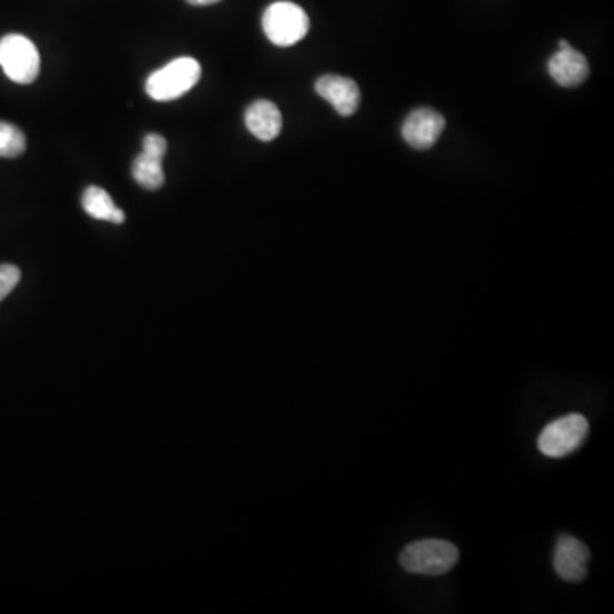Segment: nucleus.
<instances>
[{"label":"nucleus","mask_w":614,"mask_h":614,"mask_svg":"<svg viewBox=\"0 0 614 614\" xmlns=\"http://www.w3.org/2000/svg\"><path fill=\"white\" fill-rule=\"evenodd\" d=\"M202 78V67L192 57H180L155 70L145 81V92L154 101H173L192 91Z\"/></svg>","instance_id":"1"},{"label":"nucleus","mask_w":614,"mask_h":614,"mask_svg":"<svg viewBox=\"0 0 614 614\" xmlns=\"http://www.w3.org/2000/svg\"><path fill=\"white\" fill-rule=\"evenodd\" d=\"M460 552L444 540H420L400 553V563L406 572L419 575H442L456 566Z\"/></svg>","instance_id":"2"},{"label":"nucleus","mask_w":614,"mask_h":614,"mask_svg":"<svg viewBox=\"0 0 614 614\" xmlns=\"http://www.w3.org/2000/svg\"><path fill=\"white\" fill-rule=\"evenodd\" d=\"M266 38L276 47H292L310 31V18L301 6L288 0L273 2L262 19Z\"/></svg>","instance_id":"3"},{"label":"nucleus","mask_w":614,"mask_h":614,"mask_svg":"<svg viewBox=\"0 0 614 614\" xmlns=\"http://www.w3.org/2000/svg\"><path fill=\"white\" fill-rule=\"evenodd\" d=\"M0 67L18 84H31L40 74V53L30 38L6 34L0 40Z\"/></svg>","instance_id":"4"},{"label":"nucleus","mask_w":614,"mask_h":614,"mask_svg":"<svg viewBox=\"0 0 614 614\" xmlns=\"http://www.w3.org/2000/svg\"><path fill=\"white\" fill-rule=\"evenodd\" d=\"M587 434L588 422L585 416L572 413L546 425L545 431L537 437V449L545 456L560 460L581 447Z\"/></svg>","instance_id":"5"},{"label":"nucleus","mask_w":614,"mask_h":614,"mask_svg":"<svg viewBox=\"0 0 614 614\" xmlns=\"http://www.w3.org/2000/svg\"><path fill=\"white\" fill-rule=\"evenodd\" d=\"M445 129V118L431 108H419L412 111L403 123L401 135L410 148L427 151L434 148Z\"/></svg>","instance_id":"6"},{"label":"nucleus","mask_w":614,"mask_h":614,"mask_svg":"<svg viewBox=\"0 0 614 614\" xmlns=\"http://www.w3.org/2000/svg\"><path fill=\"white\" fill-rule=\"evenodd\" d=\"M591 552L577 537L562 534L556 541L553 566L560 578L566 582H582L587 575V562Z\"/></svg>","instance_id":"7"},{"label":"nucleus","mask_w":614,"mask_h":614,"mask_svg":"<svg viewBox=\"0 0 614 614\" xmlns=\"http://www.w3.org/2000/svg\"><path fill=\"white\" fill-rule=\"evenodd\" d=\"M314 89L326 103L335 108L340 117H352L359 110L361 89L353 79L326 74L318 79Z\"/></svg>","instance_id":"8"},{"label":"nucleus","mask_w":614,"mask_h":614,"mask_svg":"<svg viewBox=\"0 0 614 614\" xmlns=\"http://www.w3.org/2000/svg\"><path fill=\"white\" fill-rule=\"evenodd\" d=\"M588 62L568 41L558 43V52L548 60V72L562 88H577L588 78Z\"/></svg>","instance_id":"9"},{"label":"nucleus","mask_w":614,"mask_h":614,"mask_svg":"<svg viewBox=\"0 0 614 614\" xmlns=\"http://www.w3.org/2000/svg\"><path fill=\"white\" fill-rule=\"evenodd\" d=\"M244 123L258 140L272 142L282 132V113L272 101L258 100L248 107L246 113H244Z\"/></svg>","instance_id":"10"},{"label":"nucleus","mask_w":614,"mask_h":614,"mask_svg":"<svg viewBox=\"0 0 614 614\" xmlns=\"http://www.w3.org/2000/svg\"><path fill=\"white\" fill-rule=\"evenodd\" d=\"M82 209L85 214L98 221L113 222V224L125 222V212L118 209L107 190L100 187H89L85 190L82 195Z\"/></svg>","instance_id":"11"},{"label":"nucleus","mask_w":614,"mask_h":614,"mask_svg":"<svg viewBox=\"0 0 614 614\" xmlns=\"http://www.w3.org/2000/svg\"><path fill=\"white\" fill-rule=\"evenodd\" d=\"M132 177L145 190H159L164 184L162 159L142 152L133 161Z\"/></svg>","instance_id":"12"},{"label":"nucleus","mask_w":614,"mask_h":614,"mask_svg":"<svg viewBox=\"0 0 614 614\" xmlns=\"http://www.w3.org/2000/svg\"><path fill=\"white\" fill-rule=\"evenodd\" d=\"M27 151V137L11 123L0 122V158H19Z\"/></svg>","instance_id":"13"},{"label":"nucleus","mask_w":614,"mask_h":614,"mask_svg":"<svg viewBox=\"0 0 614 614\" xmlns=\"http://www.w3.org/2000/svg\"><path fill=\"white\" fill-rule=\"evenodd\" d=\"M21 280V270L14 265H0V301H4Z\"/></svg>","instance_id":"14"},{"label":"nucleus","mask_w":614,"mask_h":614,"mask_svg":"<svg viewBox=\"0 0 614 614\" xmlns=\"http://www.w3.org/2000/svg\"><path fill=\"white\" fill-rule=\"evenodd\" d=\"M142 152L154 155V158L164 159L168 152L167 139L159 135V133H149L144 137V151Z\"/></svg>","instance_id":"15"},{"label":"nucleus","mask_w":614,"mask_h":614,"mask_svg":"<svg viewBox=\"0 0 614 614\" xmlns=\"http://www.w3.org/2000/svg\"><path fill=\"white\" fill-rule=\"evenodd\" d=\"M190 6H212L218 4L221 0H187Z\"/></svg>","instance_id":"16"}]
</instances>
